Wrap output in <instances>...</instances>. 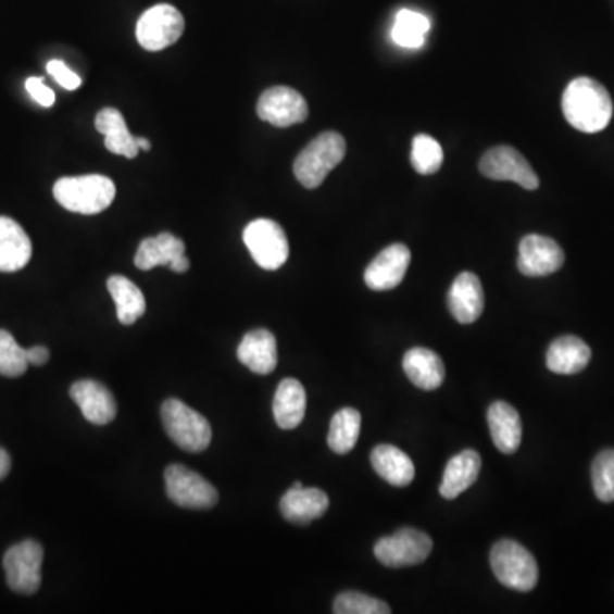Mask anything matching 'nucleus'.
<instances>
[{
	"label": "nucleus",
	"instance_id": "nucleus-1",
	"mask_svg": "<svg viewBox=\"0 0 614 614\" xmlns=\"http://www.w3.org/2000/svg\"><path fill=\"white\" fill-rule=\"evenodd\" d=\"M563 115L584 134H598L610 125L613 101L603 84L591 77L572 80L563 92Z\"/></svg>",
	"mask_w": 614,
	"mask_h": 614
},
{
	"label": "nucleus",
	"instance_id": "nucleus-2",
	"mask_svg": "<svg viewBox=\"0 0 614 614\" xmlns=\"http://www.w3.org/2000/svg\"><path fill=\"white\" fill-rule=\"evenodd\" d=\"M53 197L68 212L95 215L112 205L116 187L103 175L68 176L55 183Z\"/></svg>",
	"mask_w": 614,
	"mask_h": 614
},
{
	"label": "nucleus",
	"instance_id": "nucleus-3",
	"mask_svg": "<svg viewBox=\"0 0 614 614\" xmlns=\"http://www.w3.org/2000/svg\"><path fill=\"white\" fill-rule=\"evenodd\" d=\"M346 152V139L337 131L317 135L296 159L293 175L304 188L314 190L322 187L326 176L343 161Z\"/></svg>",
	"mask_w": 614,
	"mask_h": 614
},
{
	"label": "nucleus",
	"instance_id": "nucleus-4",
	"mask_svg": "<svg viewBox=\"0 0 614 614\" xmlns=\"http://www.w3.org/2000/svg\"><path fill=\"white\" fill-rule=\"evenodd\" d=\"M490 565L499 582L514 591L529 592L538 584L539 568L535 556L512 539H502L491 548Z\"/></svg>",
	"mask_w": 614,
	"mask_h": 614
},
{
	"label": "nucleus",
	"instance_id": "nucleus-5",
	"mask_svg": "<svg viewBox=\"0 0 614 614\" xmlns=\"http://www.w3.org/2000/svg\"><path fill=\"white\" fill-rule=\"evenodd\" d=\"M161 418L167 436L187 452H203L212 440V427L205 416L179 400L164 401Z\"/></svg>",
	"mask_w": 614,
	"mask_h": 614
},
{
	"label": "nucleus",
	"instance_id": "nucleus-6",
	"mask_svg": "<svg viewBox=\"0 0 614 614\" xmlns=\"http://www.w3.org/2000/svg\"><path fill=\"white\" fill-rule=\"evenodd\" d=\"M242 241L254 263L263 270H278L289 260V241L280 224L272 218H256L246 226Z\"/></svg>",
	"mask_w": 614,
	"mask_h": 614
},
{
	"label": "nucleus",
	"instance_id": "nucleus-7",
	"mask_svg": "<svg viewBox=\"0 0 614 614\" xmlns=\"http://www.w3.org/2000/svg\"><path fill=\"white\" fill-rule=\"evenodd\" d=\"M433 547L430 536L412 527H403L394 535L380 538L374 547V555L385 567H415L428 559Z\"/></svg>",
	"mask_w": 614,
	"mask_h": 614
},
{
	"label": "nucleus",
	"instance_id": "nucleus-8",
	"mask_svg": "<svg viewBox=\"0 0 614 614\" xmlns=\"http://www.w3.org/2000/svg\"><path fill=\"white\" fill-rule=\"evenodd\" d=\"M185 32V17L171 4H158L147 9L137 23V41L143 50L159 52L175 45Z\"/></svg>",
	"mask_w": 614,
	"mask_h": 614
},
{
	"label": "nucleus",
	"instance_id": "nucleus-9",
	"mask_svg": "<svg viewBox=\"0 0 614 614\" xmlns=\"http://www.w3.org/2000/svg\"><path fill=\"white\" fill-rule=\"evenodd\" d=\"M164 480H166L167 497L179 508L205 511L214 508L218 502V491L215 490L214 485L183 464L167 466Z\"/></svg>",
	"mask_w": 614,
	"mask_h": 614
},
{
	"label": "nucleus",
	"instance_id": "nucleus-10",
	"mask_svg": "<svg viewBox=\"0 0 614 614\" xmlns=\"http://www.w3.org/2000/svg\"><path fill=\"white\" fill-rule=\"evenodd\" d=\"M43 548L33 539L9 548L4 556L8 586L17 594H35L41 586Z\"/></svg>",
	"mask_w": 614,
	"mask_h": 614
},
{
	"label": "nucleus",
	"instance_id": "nucleus-11",
	"mask_svg": "<svg viewBox=\"0 0 614 614\" xmlns=\"http://www.w3.org/2000/svg\"><path fill=\"white\" fill-rule=\"evenodd\" d=\"M480 171L487 178L517 183L524 190H538L539 187V178L531 164L514 147L499 146L485 152Z\"/></svg>",
	"mask_w": 614,
	"mask_h": 614
},
{
	"label": "nucleus",
	"instance_id": "nucleus-12",
	"mask_svg": "<svg viewBox=\"0 0 614 614\" xmlns=\"http://www.w3.org/2000/svg\"><path fill=\"white\" fill-rule=\"evenodd\" d=\"M260 120L278 128L292 127L305 122L310 116V106L305 103L301 92L287 86H275L266 89L256 104Z\"/></svg>",
	"mask_w": 614,
	"mask_h": 614
},
{
	"label": "nucleus",
	"instance_id": "nucleus-13",
	"mask_svg": "<svg viewBox=\"0 0 614 614\" xmlns=\"http://www.w3.org/2000/svg\"><path fill=\"white\" fill-rule=\"evenodd\" d=\"M565 263L559 242L547 236L529 235L521 241L517 268L526 277H547L555 274Z\"/></svg>",
	"mask_w": 614,
	"mask_h": 614
},
{
	"label": "nucleus",
	"instance_id": "nucleus-14",
	"mask_svg": "<svg viewBox=\"0 0 614 614\" xmlns=\"http://www.w3.org/2000/svg\"><path fill=\"white\" fill-rule=\"evenodd\" d=\"M412 262V253L404 245H391L380 251L365 268V286L376 292L394 289L403 281Z\"/></svg>",
	"mask_w": 614,
	"mask_h": 614
},
{
	"label": "nucleus",
	"instance_id": "nucleus-15",
	"mask_svg": "<svg viewBox=\"0 0 614 614\" xmlns=\"http://www.w3.org/2000/svg\"><path fill=\"white\" fill-rule=\"evenodd\" d=\"M71 398L76 401L84 418L91 424L108 425L115 421V398H113L112 391L98 380H77L72 385Z\"/></svg>",
	"mask_w": 614,
	"mask_h": 614
},
{
	"label": "nucleus",
	"instance_id": "nucleus-16",
	"mask_svg": "<svg viewBox=\"0 0 614 614\" xmlns=\"http://www.w3.org/2000/svg\"><path fill=\"white\" fill-rule=\"evenodd\" d=\"M449 311L461 325L478 322L484 313L485 293L480 278L472 272H463L449 290Z\"/></svg>",
	"mask_w": 614,
	"mask_h": 614
},
{
	"label": "nucleus",
	"instance_id": "nucleus-17",
	"mask_svg": "<svg viewBox=\"0 0 614 614\" xmlns=\"http://www.w3.org/2000/svg\"><path fill=\"white\" fill-rule=\"evenodd\" d=\"M329 499L319 488H290L280 500V512L284 519L296 526H305L326 514Z\"/></svg>",
	"mask_w": 614,
	"mask_h": 614
},
{
	"label": "nucleus",
	"instance_id": "nucleus-18",
	"mask_svg": "<svg viewBox=\"0 0 614 614\" xmlns=\"http://www.w3.org/2000/svg\"><path fill=\"white\" fill-rule=\"evenodd\" d=\"M238 359L251 373L266 376L277 368V340L268 329L258 328L246 334L238 347Z\"/></svg>",
	"mask_w": 614,
	"mask_h": 614
},
{
	"label": "nucleus",
	"instance_id": "nucleus-19",
	"mask_svg": "<svg viewBox=\"0 0 614 614\" xmlns=\"http://www.w3.org/2000/svg\"><path fill=\"white\" fill-rule=\"evenodd\" d=\"M32 239L14 218L0 217V272H20L32 260Z\"/></svg>",
	"mask_w": 614,
	"mask_h": 614
},
{
	"label": "nucleus",
	"instance_id": "nucleus-20",
	"mask_svg": "<svg viewBox=\"0 0 614 614\" xmlns=\"http://www.w3.org/2000/svg\"><path fill=\"white\" fill-rule=\"evenodd\" d=\"M487 418L496 448L503 454H514L523 440L519 412L505 401H496L490 404Z\"/></svg>",
	"mask_w": 614,
	"mask_h": 614
},
{
	"label": "nucleus",
	"instance_id": "nucleus-21",
	"mask_svg": "<svg viewBox=\"0 0 614 614\" xmlns=\"http://www.w3.org/2000/svg\"><path fill=\"white\" fill-rule=\"evenodd\" d=\"M403 368L413 385L424 391H434L444 385V362L433 350L424 349V347L410 349L404 353Z\"/></svg>",
	"mask_w": 614,
	"mask_h": 614
},
{
	"label": "nucleus",
	"instance_id": "nucleus-22",
	"mask_svg": "<svg viewBox=\"0 0 614 614\" xmlns=\"http://www.w3.org/2000/svg\"><path fill=\"white\" fill-rule=\"evenodd\" d=\"M592 352L586 341L579 337L567 335L556 338L547 352V365L551 373L572 376L582 373L591 362Z\"/></svg>",
	"mask_w": 614,
	"mask_h": 614
},
{
	"label": "nucleus",
	"instance_id": "nucleus-23",
	"mask_svg": "<svg viewBox=\"0 0 614 614\" xmlns=\"http://www.w3.org/2000/svg\"><path fill=\"white\" fill-rule=\"evenodd\" d=\"M481 458L473 449L460 452L449 460L444 469V476L440 481V496L448 500L458 499L461 493L468 490L480 475Z\"/></svg>",
	"mask_w": 614,
	"mask_h": 614
},
{
	"label": "nucleus",
	"instance_id": "nucleus-24",
	"mask_svg": "<svg viewBox=\"0 0 614 614\" xmlns=\"http://www.w3.org/2000/svg\"><path fill=\"white\" fill-rule=\"evenodd\" d=\"M96 130L104 135V147L116 155L134 159L139 155L137 137L128 131L127 122L115 108H104L96 116Z\"/></svg>",
	"mask_w": 614,
	"mask_h": 614
},
{
	"label": "nucleus",
	"instance_id": "nucleus-25",
	"mask_svg": "<svg viewBox=\"0 0 614 614\" xmlns=\"http://www.w3.org/2000/svg\"><path fill=\"white\" fill-rule=\"evenodd\" d=\"M371 463L377 475L392 487H406L415 478V464L397 446H377L371 452Z\"/></svg>",
	"mask_w": 614,
	"mask_h": 614
},
{
	"label": "nucleus",
	"instance_id": "nucleus-26",
	"mask_svg": "<svg viewBox=\"0 0 614 614\" xmlns=\"http://www.w3.org/2000/svg\"><path fill=\"white\" fill-rule=\"evenodd\" d=\"M305 403V389L298 379L287 377L281 380L274 398V416L278 427L284 430L299 427L304 421Z\"/></svg>",
	"mask_w": 614,
	"mask_h": 614
},
{
	"label": "nucleus",
	"instance_id": "nucleus-27",
	"mask_svg": "<svg viewBox=\"0 0 614 614\" xmlns=\"http://www.w3.org/2000/svg\"><path fill=\"white\" fill-rule=\"evenodd\" d=\"M185 242L171 233H161L155 238H146L139 245L135 254V266L139 270L155 268V266H170L178 258L185 256Z\"/></svg>",
	"mask_w": 614,
	"mask_h": 614
},
{
	"label": "nucleus",
	"instance_id": "nucleus-28",
	"mask_svg": "<svg viewBox=\"0 0 614 614\" xmlns=\"http://www.w3.org/2000/svg\"><path fill=\"white\" fill-rule=\"evenodd\" d=\"M106 287L112 293L113 301H115L118 322L125 326L139 322L147 308L142 290L135 286L134 281L128 280L127 277H122V275H113V277L108 278Z\"/></svg>",
	"mask_w": 614,
	"mask_h": 614
},
{
	"label": "nucleus",
	"instance_id": "nucleus-29",
	"mask_svg": "<svg viewBox=\"0 0 614 614\" xmlns=\"http://www.w3.org/2000/svg\"><path fill=\"white\" fill-rule=\"evenodd\" d=\"M362 416L355 409H341L329 424L328 446L337 454H349L361 436Z\"/></svg>",
	"mask_w": 614,
	"mask_h": 614
},
{
	"label": "nucleus",
	"instance_id": "nucleus-30",
	"mask_svg": "<svg viewBox=\"0 0 614 614\" xmlns=\"http://www.w3.org/2000/svg\"><path fill=\"white\" fill-rule=\"evenodd\" d=\"M428 32H430V21L427 16L410 9H401L394 20L391 36L392 41L400 47L415 50L424 47Z\"/></svg>",
	"mask_w": 614,
	"mask_h": 614
},
{
	"label": "nucleus",
	"instance_id": "nucleus-31",
	"mask_svg": "<svg viewBox=\"0 0 614 614\" xmlns=\"http://www.w3.org/2000/svg\"><path fill=\"white\" fill-rule=\"evenodd\" d=\"M444 151L430 135H416L412 146V164L421 175H434L442 166Z\"/></svg>",
	"mask_w": 614,
	"mask_h": 614
},
{
	"label": "nucleus",
	"instance_id": "nucleus-32",
	"mask_svg": "<svg viewBox=\"0 0 614 614\" xmlns=\"http://www.w3.org/2000/svg\"><path fill=\"white\" fill-rule=\"evenodd\" d=\"M26 349L17 346L9 331L0 329V374L5 377H20L28 371Z\"/></svg>",
	"mask_w": 614,
	"mask_h": 614
},
{
	"label": "nucleus",
	"instance_id": "nucleus-33",
	"mask_svg": "<svg viewBox=\"0 0 614 614\" xmlns=\"http://www.w3.org/2000/svg\"><path fill=\"white\" fill-rule=\"evenodd\" d=\"M592 487L601 502H614V449L599 452L592 463Z\"/></svg>",
	"mask_w": 614,
	"mask_h": 614
},
{
	"label": "nucleus",
	"instance_id": "nucleus-34",
	"mask_svg": "<svg viewBox=\"0 0 614 614\" xmlns=\"http://www.w3.org/2000/svg\"><path fill=\"white\" fill-rule=\"evenodd\" d=\"M334 613L337 614H389L391 607L373 598V596L362 594V592H341L335 599Z\"/></svg>",
	"mask_w": 614,
	"mask_h": 614
},
{
	"label": "nucleus",
	"instance_id": "nucleus-35",
	"mask_svg": "<svg viewBox=\"0 0 614 614\" xmlns=\"http://www.w3.org/2000/svg\"><path fill=\"white\" fill-rule=\"evenodd\" d=\"M47 71L50 72V76H52L62 88L67 89V91H76L80 84H83V79L77 76L76 72L68 68L62 60H50L47 65Z\"/></svg>",
	"mask_w": 614,
	"mask_h": 614
},
{
	"label": "nucleus",
	"instance_id": "nucleus-36",
	"mask_svg": "<svg viewBox=\"0 0 614 614\" xmlns=\"http://www.w3.org/2000/svg\"><path fill=\"white\" fill-rule=\"evenodd\" d=\"M24 86H26V91L29 92L33 100L40 106L50 108L55 104V92L48 88L43 77H29Z\"/></svg>",
	"mask_w": 614,
	"mask_h": 614
},
{
	"label": "nucleus",
	"instance_id": "nucleus-37",
	"mask_svg": "<svg viewBox=\"0 0 614 614\" xmlns=\"http://www.w3.org/2000/svg\"><path fill=\"white\" fill-rule=\"evenodd\" d=\"M26 358L32 365H45L50 359V352H48L47 347H33V349H26Z\"/></svg>",
	"mask_w": 614,
	"mask_h": 614
},
{
	"label": "nucleus",
	"instance_id": "nucleus-38",
	"mask_svg": "<svg viewBox=\"0 0 614 614\" xmlns=\"http://www.w3.org/2000/svg\"><path fill=\"white\" fill-rule=\"evenodd\" d=\"M9 472H11V456L5 449L0 448V480H4Z\"/></svg>",
	"mask_w": 614,
	"mask_h": 614
},
{
	"label": "nucleus",
	"instance_id": "nucleus-39",
	"mask_svg": "<svg viewBox=\"0 0 614 614\" xmlns=\"http://www.w3.org/2000/svg\"><path fill=\"white\" fill-rule=\"evenodd\" d=\"M170 268L176 274H185L190 268V260L187 256H181L176 262L171 263Z\"/></svg>",
	"mask_w": 614,
	"mask_h": 614
},
{
	"label": "nucleus",
	"instance_id": "nucleus-40",
	"mask_svg": "<svg viewBox=\"0 0 614 614\" xmlns=\"http://www.w3.org/2000/svg\"><path fill=\"white\" fill-rule=\"evenodd\" d=\"M137 143H139L140 151H149V149H151V142L143 139V137H137Z\"/></svg>",
	"mask_w": 614,
	"mask_h": 614
}]
</instances>
